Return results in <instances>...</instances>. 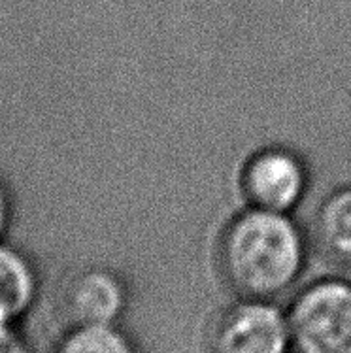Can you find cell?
Returning a JSON list of instances; mask_svg holds the SVG:
<instances>
[{
	"mask_svg": "<svg viewBox=\"0 0 351 353\" xmlns=\"http://www.w3.org/2000/svg\"><path fill=\"white\" fill-rule=\"evenodd\" d=\"M306 242L287 214L251 208L237 216L219 242V268L237 295L265 299L285 293L301 276Z\"/></svg>",
	"mask_w": 351,
	"mask_h": 353,
	"instance_id": "6da1fadb",
	"label": "cell"
},
{
	"mask_svg": "<svg viewBox=\"0 0 351 353\" xmlns=\"http://www.w3.org/2000/svg\"><path fill=\"white\" fill-rule=\"evenodd\" d=\"M293 353H351V283L321 280L287 310Z\"/></svg>",
	"mask_w": 351,
	"mask_h": 353,
	"instance_id": "7a4b0ae2",
	"label": "cell"
},
{
	"mask_svg": "<svg viewBox=\"0 0 351 353\" xmlns=\"http://www.w3.org/2000/svg\"><path fill=\"white\" fill-rule=\"evenodd\" d=\"M12 212H14V204H12L10 189L0 178V240L4 238L8 227L12 223Z\"/></svg>",
	"mask_w": 351,
	"mask_h": 353,
	"instance_id": "9c48e42d",
	"label": "cell"
},
{
	"mask_svg": "<svg viewBox=\"0 0 351 353\" xmlns=\"http://www.w3.org/2000/svg\"><path fill=\"white\" fill-rule=\"evenodd\" d=\"M127 304L123 281L106 268H83L65 281L59 312L70 327L115 325Z\"/></svg>",
	"mask_w": 351,
	"mask_h": 353,
	"instance_id": "5b68a950",
	"label": "cell"
},
{
	"mask_svg": "<svg viewBox=\"0 0 351 353\" xmlns=\"http://www.w3.org/2000/svg\"><path fill=\"white\" fill-rule=\"evenodd\" d=\"M308 172L301 159L283 148H266L244 166L242 189L251 208L289 214L302 201Z\"/></svg>",
	"mask_w": 351,
	"mask_h": 353,
	"instance_id": "277c9868",
	"label": "cell"
},
{
	"mask_svg": "<svg viewBox=\"0 0 351 353\" xmlns=\"http://www.w3.org/2000/svg\"><path fill=\"white\" fill-rule=\"evenodd\" d=\"M212 353H289L287 314L265 299H240L215 317L210 329Z\"/></svg>",
	"mask_w": 351,
	"mask_h": 353,
	"instance_id": "3957f363",
	"label": "cell"
},
{
	"mask_svg": "<svg viewBox=\"0 0 351 353\" xmlns=\"http://www.w3.org/2000/svg\"><path fill=\"white\" fill-rule=\"evenodd\" d=\"M316 238L330 261L351 267V188L323 202L316 217Z\"/></svg>",
	"mask_w": 351,
	"mask_h": 353,
	"instance_id": "52a82bcc",
	"label": "cell"
},
{
	"mask_svg": "<svg viewBox=\"0 0 351 353\" xmlns=\"http://www.w3.org/2000/svg\"><path fill=\"white\" fill-rule=\"evenodd\" d=\"M51 353H137V350L115 325H81L68 327Z\"/></svg>",
	"mask_w": 351,
	"mask_h": 353,
	"instance_id": "ba28073f",
	"label": "cell"
},
{
	"mask_svg": "<svg viewBox=\"0 0 351 353\" xmlns=\"http://www.w3.org/2000/svg\"><path fill=\"white\" fill-rule=\"evenodd\" d=\"M36 291L38 276L32 261L0 240V331L15 327V321L29 312Z\"/></svg>",
	"mask_w": 351,
	"mask_h": 353,
	"instance_id": "8992f818",
	"label": "cell"
},
{
	"mask_svg": "<svg viewBox=\"0 0 351 353\" xmlns=\"http://www.w3.org/2000/svg\"><path fill=\"white\" fill-rule=\"evenodd\" d=\"M0 353H29V346L15 331V327L0 331Z\"/></svg>",
	"mask_w": 351,
	"mask_h": 353,
	"instance_id": "30bf717a",
	"label": "cell"
}]
</instances>
